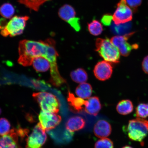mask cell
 Returning <instances> with one entry per match:
<instances>
[{
	"label": "cell",
	"mask_w": 148,
	"mask_h": 148,
	"mask_svg": "<svg viewBox=\"0 0 148 148\" xmlns=\"http://www.w3.org/2000/svg\"><path fill=\"white\" fill-rule=\"evenodd\" d=\"M113 142L110 138H105L98 140L95 144L94 148H114Z\"/></svg>",
	"instance_id": "484cf974"
},
{
	"label": "cell",
	"mask_w": 148,
	"mask_h": 148,
	"mask_svg": "<svg viewBox=\"0 0 148 148\" xmlns=\"http://www.w3.org/2000/svg\"><path fill=\"white\" fill-rule=\"evenodd\" d=\"M112 131V127L110 123L106 120H98L94 127V134L97 137L103 138L110 136Z\"/></svg>",
	"instance_id": "4fadbf2b"
},
{
	"label": "cell",
	"mask_w": 148,
	"mask_h": 148,
	"mask_svg": "<svg viewBox=\"0 0 148 148\" xmlns=\"http://www.w3.org/2000/svg\"><path fill=\"white\" fill-rule=\"evenodd\" d=\"M75 92L76 94L79 97L83 99H88L92 94V87L88 83H81L76 88Z\"/></svg>",
	"instance_id": "ac0fdd59"
},
{
	"label": "cell",
	"mask_w": 148,
	"mask_h": 148,
	"mask_svg": "<svg viewBox=\"0 0 148 148\" xmlns=\"http://www.w3.org/2000/svg\"><path fill=\"white\" fill-rule=\"evenodd\" d=\"M10 123L6 119L2 118L0 119V136L8 134L10 130Z\"/></svg>",
	"instance_id": "4316f807"
},
{
	"label": "cell",
	"mask_w": 148,
	"mask_h": 148,
	"mask_svg": "<svg viewBox=\"0 0 148 148\" xmlns=\"http://www.w3.org/2000/svg\"><path fill=\"white\" fill-rule=\"evenodd\" d=\"M49 0H18L20 4L25 6L31 10L38 12L41 5Z\"/></svg>",
	"instance_id": "44dd1931"
},
{
	"label": "cell",
	"mask_w": 148,
	"mask_h": 148,
	"mask_svg": "<svg viewBox=\"0 0 148 148\" xmlns=\"http://www.w3.org/2000/svg\"><path fill=\"white\" fill-rule=\"evenodd\" d=\"M131 24L127 23L125 24H120L119 25H114L112 26V30L114 34H128L130 33L129 31L131 28Z\"/></svg>",
	"instance_id": "cb8c5ba5"
},
{
	"label": "cell",
	"mask_w": 148,
	"mask_h": 148,
	"mask_svg": "<svg viewBox=\"0 0 148 148\" xmlns=\"http://www.w3.org/2000/svg\"><path fill=\"white\" fill-rule=\"evenodd\" d=\"M14 13V7L10 3H3L0 7V14L7 19H10L12 18Z\"/></svg>",
	"instance_id": "603a6c76"
},
{
	"label": "cell",
	"mask_w": 148,
	"mask_h": 148,
	"mask_svg": "<svg viewBox=\"0 0 148 148\" xmlns=\"http://www.w3.org/2000/svg\"><path fill=\"white\" fill-rule=\"evenodd\" d=\"M42 111L57 114L60 110V103L56 96L47 92H40L33 94Z\"/></svg>",
	"instance_id": "5b68a950"
},
{
	"label": "cell",
	"mask_w": 148,
	"mask_h": 148,
	"mask_svg": "<svg viewBox=\"0 0 148 148\" xmlns=\"http://www.w3.org/2000/svg\"><path fill=\"white\" fill-rule=\"evenodd\" d=\"M93 72L96 78L100 81H104L112 76L113 68L110 62L102 61L96 64Z\"/></svg>",
	"instance_id": "8fae6325"
},
{
	"label": "cell",
	"mask_w": 148,
	"mask_h": 148,
	"mask_svg": "<svg viewBox=\"0 0 148 148\" xmlns=\"http://www.w3.org/2000/svg\"><path fill=\"white\" fill-rule=\"evenodd\" d=\"M32 64L35 70L38 72H46L50 67L49 61L42 56L35 57L33 59Z\"/></svg>",
	"instance_id": "e0dca14e"
},
{
	"label": "cell",
	"mask_w": 148,
	"mask_h": 148,
	"mask_svg": "<svg viewBox=\"0 0 148 148\" xmlns=\"http://www.w3.org/2000/svg\"><path fill=\"white\" fill-rule=\"evenodd\" d=\"M112 20V16L110 14H104L101 18V21L103 25L109 26L110 25Z\"/></svg>",
	"instance_id": "f1b7e54d"
},
{
	"label": "cell",
	"mask_w": 148,
	"mask_h": 148,
	"mask_svg": "<svg viewBox=\"0 0 148 148\" xmlns=\"http://www.w3.org/2000/svg\"><path fill=\"white\" fill-rule=\"evenodd\" d=\"M86 124V121L82 117L74 116L70 118L66 122V127L68 131L72 133L84 128Z\"/></svg>",
	"instance_id": "5bb4252c"
},
{
	"label": "cell",
	"mask_w": 148,
	"mask_h": 148,
	"mask_svg": "<svg viewBox=\"0 0 148 148\" xmlns=\"http://www.w3.org/2000/svg\"><path fill=\"white\" fill-rule=\"evenodd\" d=\"M142 68L144 73L148 75V55L143 59L142 63Z\"/></svg>",
	"instance_id": "f546056e"
},
{
	"label": "cell",
	"mask_w": 148,
	"mask_h": 148,
	"mask_svg": "<svg viewBox=\"0 0 148 148\" xmlns=\"http://www.w3.org/2000/svg\"><path fill=\"white\" fill-rule=\"evenodd\" d=\"M70 77L74 82L78 83H84L88 79L86 71L83 68H79L71 72Z\"/></svg>",
	"instance_id": "ffe728a7"
},
{
	"label": "cell",
	"mask_w": 148,
	"mask_h": 148,
	"mask_svg": "<svg viewBox=\"0 0 148 148\" xmlns=\"http://www.w3.org/2000/svg\"><path fill=\"white\" fill-rule=\"evenodd\" d=\"M101 108V103L99 98L95 96L89 98L86 101L84 110L87 113L96 116L99 113Z\"/></svg>",
	"instance_id": "9a60e30c"
},
{
	"label": "cell",
	"mask_w": 148,
	"mask_h": 148,
	"mask_svg": "<svg viewBox=\"0 0 148 148\" xmlns=\"http://www.w3.org/2000/svg\"><path fill=\"white\" fill-rule=\"evenodd\" d=\"M58 14L61 19L67 22L75 31L78 32L81 29L79 18L76 16L75 11L73 7L65 4L59 9Z\"/></svg>",
	"instance_id": "9c48e42d"
},
{
	"label": "cell",
	"mask_w": 148,
	"mask_h": 148,
	"mask_svg": "<svg viewBox=\"0 0 148 148\" xmlns=\"http://www.w3.org/2000/svg\"><path fill=\"white\" fill-rule=\"evenodd\" d=\"M136 116L140 118H145L148 117V103H141L136 107Z\"/></svg>",
	"instance_id": "d4e9b609"
},
{
	"label": "cell",
	"mask_w": 148,
	"mask_h": 148,
	"mask_svg": "<svg viewBox=\"0 0 148 148\" xmlns=\"http://www.w3.org/2000/svg\"><path fill=\"white\" fill-rule=\"evenodd\" d=\"M116 110L118 113L122 115H127L134 110V105L132 102L130 100H123L118 103Z\"/></svg>",
	"instance_id": "d6986e66"
},
{
	"label": "cell",
	"mask_w": 148,
	"mask_h": 148,
	"mask_svg": "<svg viewBox=\"0 0 148 148\" xmlns=\"http://www.w3.org/2000/svg\"><path fill=\"white\" fill-rule=\"evenodd\" d=\"M122 148H133L132 147H130V146H125V147H122Z\"/></svg>",
	"instance_id": "1f68e13d"
},
{
	"label": "cell",
	"mask_w": 148,
	"mask_h": 148,
	"mask_svg": "<svg viewBox=\"0 0 148 148\" xmlns=\"http://www.w3.org/2000/svg\"><path fill=\"white\" fill-rule=\"evenodd\" d=\"M2 111L1 110V108H0V115H1V113Z\"/></svg>",
	"instance_id": "d6a6232c"
},
{
	"label": "cell",
	"mask_w": 148,
	"mask_h": 148,
	"mask_svg": "<svg viewBox=\"0 0 148 148\" xmlns=\"http://www.w3.org/2000/svg\"><path fill=\"white\" fill-rule=\"evenodd\" d=\"M89 32L94 36H98L101 34L103 31L102 25L97 20H94L88 24Z\"/></svg>",
	"instance_id": "7402d4cb"
},
{
	"label": "cell",
	"mask_w": 148,
	"mask_h": 148,
	"mask_svg": "<svg viewBox=\"0 0 148 148\" xmlns=\"http://www.w3.org/2000/svg\"><path fill=\"white\" fill-rule=\"evenodd\" d=\"M96 51L105 61L111 63L120 62V51L108 38H98L96 40Z\"/></svg>",
	"instance_id": "7a4b0ae2"
},
{
	"label": "cell",
	"mask_w": 148,
	"mask_h": 148,
	"mask_svg": "<svg viewBox=\"0 0 148 148\" xmlns=\"http://www.w3.org/2000/svg\"><path fill=\"white\" fill-rule=\"evenodd\" d=\"M47 45V39L44 41L22 40L20 42L18 46L19 56H25L32 59L38 57H44Z\"/></svg>",
	"instance_id": "6da1fadb"
},
{
	"label": "cell",
	"mask_w": 148,
	"mask_h": 148,
	"mask_svg": "<svg viewBox=\"0 0 148 148\" xmlns=\"http://www.w3.org/2000/svg\"><path fill=\"white\" fill-rule=\"evenodd\" d=\"M135 33V32H131L123 36H114L111 38V42L118 48L121 55L123 56H128L133 49H137L138 47V44L131 45L127 41Z\"/></svg>",
	"instance_id": "52a82bcc"
},
{
	"label": "cell",
	"mask_w": 148,
	"mask_h": 148,
	"mask_svg": "<svg viewBox=\"0 0 148 148\" xmlns=\"http://www.w3.org/2000/svg\"><path fill=\"white\" fill-rule=\"evenodd\" d=\"M67 101L70 108L74 112H79L82 111L86 103V101L82 98L75 97L73 93L68 91Z\"/></svg>",
	"instance_id": "2e32d148"
},
{
	"label": "cell",
	"mask_w": 148,
	"mask_h": 148,
	"mask_svg": "<svg viewBox=\"0 0 148 148\" xmlns=\"http://www.w3.org/2000/svg\"><path fill=\"white\" fill-rule=\"evenodd\" d=\"M126 1L127 5L132 9L134 13L137 12L138 7L142 3V0H126Z\"/></svg>",
	"instance_id": "83f0119b"
},
{
	"label": "cell",
	"mask_w": 148,
	"mask_h": 148,
	"mask_svg": "<svg viewBox=\"0 0 148 148\" xmlns=\"http://www.w3.org/2000/svg\"><path fill=\"white\" fill-rule=\"evenodd\" d=\"M40 124L45 131L54 129L62 121V118L57 114L42 111L38 116Z\"/></svg>",
	"instance_id": "30bf717a"
},
{
	"label": "cell",
	"mask_w": 148,
	"mask_h": 148,
	"mask_svg": "<svg viewBox=\"0 0 148 148\" xmlns=\"http://www.w3.org/2000/svg\"><path fill=\"white\" fill-rule=\"evenodd\" d=\"M132 10L127 4L126 0H120L116 5V8L112 16V20L116 25L125 24L132 21Z\"/></svg>",
	"instance_id": "8992f818"
},
{
	"label": "cell",
	"mask_w": 148,
	"mask_h": 148,
	"mask_svg": "<svg viewBox=\"0 0 148 148\" xmlns=\"http://www.w3.org/2000/svg\"><path fill=\"white\" fill-rule=\"evenodd\" d=\"M47 139L45 131L38 123L26 140V148H42Z\"/></svg>",
	"instance_id": "ba28073f"
},
{
	"label": "cell",
	"mask_w": 148,
	"mask_h": 148,
	"mask_svg": "<svg viewBox=\"0 0 148 148\" xmlns=\"http://www.w3.org/2000/svg\"><path fill=\"white\" fill-rule=\"evenodd\" d=\"M127 132L131 140L142 142L148 134V120L139 118L130 120Z\"/></svg>",
	"instance_id": "3957f363"
},
{
	"label": "cell",
	"mask_w": 148,
	"mask_h": 148,
	"mask_svg": "<svg viewBox=\"0 0 148 148\" xmlns=\"http://www.w3.org/2000/svg\"><path fill=\"white\" fill-rule=\"evenodd\" d=\"M7 22L5 18H2L0 19V30H1L5 27Z\"/></svg>",
	"instance_id": "4dcf8cb0"
},
{
	"label": "cell",
	"mask_w": 148,
	"mask_h": 148,
	"mask_svg": "<svg viewBox=\"0 0 148 148\" xmlns=\"http://www.w3.org/2000/svg\"><path fill=\"white\" fill-rule=\"evenodd\" d=\"M17 130H11L8 134L0 136V148H22L18 142Z\"/></svg>",
	"instance_id": "7c38bea8"
},
{
	"label": "cell",
	"mask_w": 148,
	"mask_h": 148,
	"mask_svg": "<svg viewBox=\"0 0 148 148\" xmlns=\"http://www.w3.org/2000/svg\"><path fill=\"white\" fill-rule=\"evenodd\" d=\"M29 19L27 16H15L7 22L5 27L1 30L0 33L5 37L19 36L23 33Z\"/></svg>",
	"instance_id": "277c9868"
}]
</instances>
